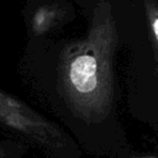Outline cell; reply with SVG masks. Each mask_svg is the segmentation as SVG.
Instances as JSON below:
<instances>
[{
  "label": "cell",
  "instance_id": "4",
  "mask_svg": "<svg viewBox=\"0 0 158 158\" xmlns=\"http://www.w3.org/2000/svg\"><path fill=\"white\" fill-rule=\"evenodd\" d=\"M144 2H146V11H147L151 33H152L153 41L158 48V6L156 5L154 0H144Z\"/></svg>",
  "mask_w": 158,
  "mask_h": 158
},
{
  "label": "cell",
  "instance_id": "2",
  "mask_svg": "<svg viewBox=\"0 0 158 158\" xmlns=\"http://www.w3.org/2000/svg\"><path fill=\"white\" fill-rule=\"evenodd\" d=\"M0 126L51 153H58L64 147V137L52 122L2 90H0Z\"/></svg>",
  "mask_w": 158,
  "mask_h": 158
},
{
  "label": "cell",
  "instance_id": "3",
  "mask_svg": "<svg viewBox=\"0 0 158 158\" xmlns=\"http://www.w3.org/2000/svg\"><path fill=\"white\" fill-rule=\"evenodd\" d=\"M58 21V10L52 5L38 6L31 16V30L35 35H42L47 32Z\"/></svg>",
  "mask_w": 158,
  "mask_h": 158
},
{
  "label": "cell",
  "instance_id": "5",
  "mask_svg": "<svg viewBox=\"0 0 158 158\" xmlns=\"http://www.w3.org/2000/svg\"><path fill=\"white\" fill-rule=\"evenodd\" d=\"M0 158H21V148L16 142L0 141Z\"/></svg>",
  "mask_w": 158,
  "mask_h": 158
},
{
  "label": "cell",
  "instance_id": "1",
  "mask_svg": "<svg viewBox=\"0 0 158 158\" xmlns=\"http://www.w3.org/2000/svg\"><path fill=\"white\" fill-rule=\"evenodd\" d=\"M115 37L110 19H95L88 38L65 54L59 68L60 86L80 114H105L111 101V59Z\"/></svg>",
  "mask_w": 158,
  "mask_h": 158
}]
</instances>
